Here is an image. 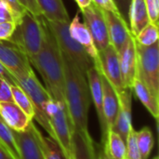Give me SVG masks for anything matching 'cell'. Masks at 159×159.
I'll use <instances>...</instances> for the list:
<instances>
[{"mask_svg": "<svg viewBox=\"0 0 159 159\" xmlns=\"http://www.w3.org/2000/svg\"><path fill=\"white\" fill-rule=\"evenodd\" d=\"M100 72V71H99ZM101 74V73H100ZM102 84V111L103 116L107 128V132L112 129L118 112V98L116 90L107 81V79L101 74Z\"/></svg>", "mask_w": 159, "mask_h": 159, "instance_id": "cell-19", "label": "cell"}, {"mask_svg": "<svg viewBox=\"0 0 159 159\" xmlns=\"http://www.w3.org/2000/svg\"><path fill=\"white\" fill-rule=\"evenodd\" d=\"M0 142L14 159H20V152L15 143L12 130L5 124L0 116Z\"/></svg>", "mask_w": 159, "mask_h": 159, "instance_id": "cell-27", "label": "cell"}, {"mask_svg": "<svg viewBox=\"0 0 159 159\" xmlns=\"http://www.w3.org/2000/svg\"><path fill=\"white\" fill-rule=\"evenodd\" d=\"M0 159H14L9 154V152L7 150V148L2 144L1 142H0Z\"/></svg>", "mask_w": 159, "mask_h": 159, "instance_id": "cell-39", "label": "cell"}, {"mask_svg": "<svg viewBox=\"0 0 159 159\" xmlns=\"http://www.w3.org/2000/svg\"><path fill=\"white\" fill-rule=\"evenodd\" d=\"M90 98L93 102V104L96 109V113L98 116L101 132H102V144L105 142L106 135H107V128L103 116V111H102V78L101 74L98 70V68L93 65L90 67L87 73H86Z\"/></svg>", "mask_w": 159, "mask_h": 159, "instance_id": "cell-12", "label": "cell"}, {"mask_svg": "<svg viewBox=\"0 0 159 159\" xmlns=\"http://www.w3.org/2000/svg\"><path fill=\"white\" fill-rule=\"evenodd\" d=\"M150 22L158 26L159 0H144Z\"/></svg>", "mask_w": 159, "mask_h": 159, "instance_id": "cell-31", "label": "cell"}, {"mask_svg": "<svg viewBox=\"0 0 159 159\" xmlns=\"http://www.w3.org/2000/svg\"><path fill=\"white\" fill-rule=\"evenodd\" d=\"M18 1L23 6V7H25V9H27L29 12H31L34 16L36 17L42 16L35 0H18Z\"/></svg>", "mask_w": 159, "mask_h": 159, "instance_id": "cell-36", "label": "cell"}, {"mask_svg": "<svg viewBox=\"0 0 159 159\" xmlns=\"http://www.w3.org/2000/svg\"><path fill=\"white\" fill-rule=\"evenodd\" d=\"M2 2H4L7 7L9 8L12 16H13V20L14 22L17 24L20 22V19L22 18L25 10V7H23V6L18 1V0H1Z\"/></svg>", "mask_w": 159, "mask_h": 159, "instance_id": "cell-30", "label": "cell"}, {"mask_svg": "<svg viewBox=\"0 0 159 159\" xmlns=\"http://www.w3.org/2000/svg\"><path fill=\"white\" fill-rule=\"evenodd\" d=\"M15 80L16 84L23 89L33 103L34 108V119H35L36 122L43 128V129L48 132L50 138L56 141L48 118L46 116V106L48 101L51 99L46 88L39 82L34 71H31L24 75L15 77Z\"/></svg>", "mask_w": 159, "mask_h": 159, "instance_id": "cell-4", "label": "cell"}, {"mask_svg": "<svg viewBox=\"0 0 159 159\" xmlns=\"http://www.w3.org/2000/svg\"><path fill=\"white\" fill-rule=\"evenodd\" d=\"M98 145L89 132L74 130L72 135V158L97 159Z\"/></svg>", "mask_w": 159, "mask_h": 159, "instance_id": "cell-17", "label": "cell"}, {"mask_svg": "<svg viewBox=\"0 0 159 159\" xmlns=\"http://www.w3.org/2000/svg\"><path fill=\"white\" fill-rule=\"evenodd\" d=\"M41 15L48 21L69 22L70 18L62 0H35Z\"/></svg>", "mask_w": 159, "mask_h": 159, "instance_id": "cell-21", "label": "cell"}, {"mask_svg": "<svg viewBox=\"0 0 159 159\" xmlns=\"http://www.w3.org/2000/svg\"><path fill=\"white\" fill-rule=\"evenodd\" d=\"M132 92L143 103V105L148 110L152 116L157 121L159 117V99L156 98L147 87L137 77L132 86Z\"/></svg>", "mask_w": 159, "mask_h": 159, "instance_id": "cell-22", "label": "cell"}, {"mask_svg": "<svg viewBox=\"0 0 159 159\" xmlns=\"http://www.w3.org/2000/svg\"><path fill=\"white\" fill-rule=\"evenodd\" d=\"M150 23L145 1L131 0L129 10V27L133 37H135L146 25Z\"/></svg>", "mask_w": 159, "mask_h": 159, "instance_id": "cell-20", "label": "cell"}, {"mask_svg": "<svg viewBox=\"0 0 159 159\" xmlns=\"http://www.w3.org/2000/svg\"><path fill=\"white\" fill-rule=\"evenodd\" d=\"M69 22H54L47 20L48 25L58 42L61 51L67 55L80 71L86 75L87 71L94 65V61L82 46L71 37L68 31Z\"/></svg>", "mask_w": 159, "mask_h": 159, "instance_id": "cell-7", "label": "cell"}, {"mask_svg": "<svg viewBox=\"0 0 159 159\" xmlns=\"http://www.w3.org/2000/svg\"><path fill=\"white\" fill-rule=\"evenodd\" d=\"M46 116L54 132L56 142L60 145L66 159L72 158L73 126L69 117L66 103L54 101L52 98L46 106Z\"/></svg>", "mask_w": 159, "mask_h": 159, "instance_id": "cell-5", "label": "cell"}, {"mask_svg": "<svg viewBox=\"0 0 159 159\" xmlns=\"http://www.w3.org/2000/svg\"><path fill=\"white\" fill-rule=\"evenodd\" d=\"M0 1H1V0H0Z\"/></svg>", "mask_w": 159, "mask_h": 159, "instance_id": "cell-43", "label": "cell"}, {"mask_svg": "<svg viewBox=\"0 0 159 159\" xmlns=\"http://www.w3.org/2000/svg\"><path fill=\"white\" fill-rule=\"evenodd\" d=\"M102 11L107 24L110 45H112L116 52H118L132 37L129 24L119 13L106 10Z\"/></svg>", "mask_w": 159, "mask_h": 159, "instance_id": "cell-11", "label": "cell"}, {"mask_svg": "<svg viewBox=\"0 0 159 159\" xmlns=\"http://www.w3.org/2000/svg\"><path fill=\"white\" fill-rule=\"evenodd\" d=\"M0 77L6 80L9 85H17L14 76L4 67V65L0 62Z\"/></svg>", "mask_w": 159, "mask_h": 159, "instance_id": "cell-38", "label": "cell"}, {"mask_svg": "<svg viewBox=\"0 0 159 159\" xmlns=\"http://www.w3.org/2000/svg\"><path fill=\"white\" fill-rule=\"evenodd\" d=\"M97 159H112L106 153L105 151L102 148H98V158Z\"/></svg>", "mask_w": 159, "mask_h": 159, "instance_id": "cell-41", "label": "cell"}, {"mask_svg": "<svg viewBox=\"0 0 159 159\" xmlns=\"http://www.w3.org/2000/svg\"><path fill=\"white\" fill-rule=\"evenodd\" d=\"M93 61L100 73L107 79L116 90V94H119L126 89L122 80L118 55L112 45H109L104 49L98 51V59Z\"/></svg>", "mask_w": 159, "mask_h": 159, "instance_id": "cell-8", "label": "cell"}, {"mask_svg": "<svg viewBox=\"0 0 159 159\" xmlns=\"http://www.w3.org/2000/svg\"><path fill=\"white\" fill-rule=\"evenodd\" d=\"M153 159H158V157H155Z\"/></svg>", "mask_w": 159, "mask_h": 159, "instance_id": "cell-42", "label": "cell"}, {"mask_svg": "<svg viewBox=\"0 0 159 159\" xmlns=\"http://www.w3.org/2000/svg\"><path fill=\"white\" fill-rule=\"evenodd\" d=\"M13 102L28 116L31 119L34 117V108L27 94L18 85H10Z\"/></svg>", "mask_w": 159, "mask_h": 159, "instance_id": "cell-26", "label": "cell"}, {"mask_svg": "<svg viewBox=\"0 0 159 159\" xmlns=\"http://www.w3.org/2000/svg\"><path fill=\"white\" fill-rule=\"evenodd\" d=\"M0 116L5 124L15 132L25 131L31 122V119L14 102H0Z\"/></svg>", "mask_w": 159, "mask_h": 159, "instance_id": "cell-15", "label": "cell"}, {"mask_svg": "<svg viewBox=\"0 0 159 159\" xmlns=\"http://www.w3.org/2000/svg\"><path fill=\"white\" fill-rule=\"evenodd\" d=\"M84 18V23L89 29L94 45L98 51H101L110 45L107 24L103 11L94 3L81 10Z\"/></svg>", "mask_w": 159, "mask_h": 159, "instance_id": "cell-10", "label": "cell"}, {"mask_svg": "<svg viewBox=\"0 0 159 159\" xmlns=\"http://www.w3.org/2000/svg\"><path fill=\"white\" fill-rule=\"evenodd\" d=\"M11 20H13V16L9 8L7 7V5L4 2L0 1V22L11 21Z\"/></svg>", "mask_w": 159, "mask_h": 159, "instance_id": "cell-37", "label": "cell"}, {"mask_svg": "<svg viewBox=\"0 0 159 159\" xmlns=\"http://www.w3.org/2000/svg\"><path fill=\"white\" fill-rule=\"evenodd\" d=\"M136 142L142 159H148L155 145V138L149 127L136 131Z\"/></svg>", "mask_w": 159, "mask_h": 159, "instance_id": "cell-25", "label": "cell"}, {"mask_svg": "<svg viewBox=\"0 0 159 159\" xmlns=\"http://www.w3.org/2000/svg\"><path fill=\"white\" fill-rule=\"evenodd\" d=\"M13 102L10 85L0 77V102Z\"/></svg>", "mask_w": 159, "mask_h": 159, "instance_id": "cell-33", "label": "cell"}, {"mask_svg": "<svg viewBox=\"0 0 159 159\" xmlns=\"http://www.w3.org/2000/svg\"><path fill=\"white\" fill-rule=\"evenodd\" d=\"M0 62L14 78L33 71L27 55L9 40H0Z\"/></svg>", "mask_w": 159, "mask_h": 159, "instance_id": "cell-9", "label": "cell"}, {"mask_svg": "<svg viewBox=\"0 0 159 159\" xmlns=\"http://www.w3.org/2000/svg\"><path fill=\"white\" fill-rule=\"evenodd\" d=\"M9 41L16 44L27 57L37 54L43 46L44 25L41 16L36 17L25 10Z\"/></svg>", "mask_w": 159, "mask_h": 159, "instance_id": "cell-3", "label": "cell"}, {"mask_svg": "<svg viewBox=\"0 0 159 159\" xmlns=\"http://www.w3.org/2000/svg\"><path fill=\"white\" fill-rule=\"evenodd\" d=\"M61 55L64 72L65 103L73 129L89 132L88 123L91 98L87 76L62 51Z\"/></svg>", "mask_w": 159, "mask_h": 159, "instance_id": "cell-1", "label": "cell"}, {"mask_svg": "<svg viewBox=\"0 0 159 159\" xmlns=\"http://www.w3.org/2000/svg\"><path fill=\"white\" fill-rule=\"evenodd\" d=\"M12 134L19 149L20 159H45L31 124L25 131H12Z\"/></svg>", "mask_w": 159, "mask_h": 159, "instance_id": "cell-16", "label": "cell"}, {"mask_svg": "<svg viewBox=\"0 0 159 159\" xmlns=\"http://www.w3.org/2000/svg\"><path fill=\"white\" fill-rule=\"evenodd\" d=\"M135 41L144 47H149L158 42V26L153 23L146 25L135 37Z\"/></svg>", "mask_w": 159, "mask_h": 159, "instance_id": "cell-28", "label": "cell"}, {"mask_svg": "<svg viewBox=\"0 0 159 159\" xmlns=\"http://www.w3.org/2000/svg\"><path fill=\"white\" fill-rule=\"evenodd\" d=\"M31 126L45 159H66L60 145L55 140L49 136H44L33 121L31 122Z\"/></svg>", "mask_w": 159, "mask_h": 159, "instance_id": "cell-23", "label": "cell"}, {"mask_svg": "<svg viewBox=\"0 0 159 159\" xmlns=\"http://www.w3.org/2000/svg\"><path fill=\"white\" fill-rule=\"evenodd\" d=\"M16 28V23L11 21L0 22V40H9Z\"/></svg>", "mask_w": 159, "mask_h": 159, "instance_id": "cell-32", "label": "cell"}, {"mask_svg": "<svg viewBox=\"0 0 159 159\" xmlns=\"http://www.w3.org/2000/svg\"><path fill=\"white\" fill-rule=\"evenodd\" d=\"M75 1L77 4L78 7L80 8V11L86 8L87 7H89L92 3V0H75Z\"/></svg>", "mask_w": 159, "mask_h": 159, "instance_id": "cell-40", "label": "cell"}, {"mask_svg": "<svg viewBox=\"0 0 159 159\" xmlns=\"http://www.w3.org/2000/svg\"><path fill=\"white\" fill-rule=\"evenodd\" d=\"M44 25V41L40 51L29 57L31 65L40 74L45 88L54 101L64 102V72L58 42L47 23L46 19L41 16Z\"/></svg>", "mask_w": 159, "mask_h": 159, "instance_id": "cell-2", "label": "cell"}, {"mask_svg": "<svg viewBox=\"0 0 159 159\" xmlns=\"http://www.w3.org/2000/svg\"><path fill=\"white\" fill-rule=\"evenodd\" d=\"M68 31L71 37L82 46L93 61L98 59V50L94 45L91 34L85 23L80 20V16L78 13H76L74 19L70 20Z\"/></svg>", "mask_w": 159, "mask_h": 159, "instance_id": "cell-18", "label": "cell"}, {"mask_svg": "<svg viewBox=\"0 0 159 159\" xmlns=\"http://www.w3.org/2000/svg\"><path fill=\"white\" fill-rule=\"evenodd\" d=\"M122 80L126 88L131 89L137 78V53L135 38L132 36L117 52Z\"/></svg>", "mask_w": 159, "mask_h": 159, "instance_id": "cell-13", "label": "cell"}, {"mask_svg": "<svg viewBox=\"0 0 159 159\" xmlns=\"http://www.w3.org/2000/svg\"><path fill=\"white\" fill-rule=\"evenodd\" d=\"M137 53V77L150 92L159 99V42L144 47L135 41Z\"/></svg>", "mask_w": 159, "mask_h": 159, "instance_id": "cell-6", "label": "cell"}, {"mask_svg": "<svg viewBox=\"0 0 159 159\" xmlns=\"http://www.w3.org/2000/svg\"><path fill=\"white\" fill-rule=\"evenodd\" d=\"M92 3H94L96 6H98L102 10L119 13V11H118L117 7H116L115 2L113 0H92Z\"/></svg>", "mask_w": 159, "mask_h": 159, "instance_id": "cell-35", "label": "cell"}, {"mask_svg": "<svg viewBox=\"0 0 159 159\" xmlns=\"http://www.w3.org/2000/svg\"><path fill=\"white\" fill-rule=\"evenodd\" d=\"M118 98V112L113 130L116 131L125 142L132 126V89L126 88L122 92L117 94Z\"/></svg>", "mask_w": 159, "mask_h": 159, "instance_id": "cell-14", "label": "cell"}, {"mask_svg": "<svg viewBox=\"0 0 159 159\" xmlns=\"http://www.w3.org/2000/svg\"><path fill=\"white\" fill-rule=\"evenodd\" d=\"M126 159H142L136 142V130L132 127L126 140Z\"/></svg>", "mask_w": 159, "mask_h": 159, "instance_id": "cell-29", "label": "cell"}, {"mask_svg": "<svg viewBox=\"0 0 159 159\" xmlns=\"http://www.w3.org/2000/svg\"><path fill=\"white\" fill-rule=\"evenodd\" d=\"M113 1L115 2L122 18L129 24V10L131 0H113Z\"/></svg>", "mask_w": 159, "mask_h": 159, "instance_id": "cell-34", "label": "cell"}, {"mask_svg": "<svg viewBox=\"0 0 159 159\" xmlns=\"http://www.w3.org/2000/svg\"><path fill=\"white\" fill-rule=\"evenodd\" d=\"M102 149L112 159H126V142L113 129H109Z\"/></svg>", "mask_w": 159, "mask_h": 159, "instance_id": "cell-24", "label": "cell"}]
</instances>
